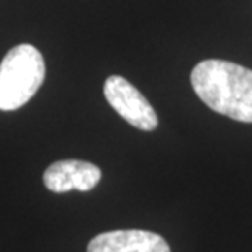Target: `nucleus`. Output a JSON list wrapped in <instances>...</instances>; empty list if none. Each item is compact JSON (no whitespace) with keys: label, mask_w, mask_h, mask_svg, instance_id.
Segmentation results:
<instances>
[{"label":"nucleus","mask_w":252,"mask_h":252,"mask_svg":"<svg viewBox=\"0 0 252 252\" xmlns=\"http://www.w3.org/2000/svg\"><path fill=\"white\" fill-rule=\"evenodd\" d=\"M191 87L206 107L236 122L252 123V70L244 65L206 59L191 70Z\"/></svg>","instance_id":"1"},{"label":"nucleus","mask_w":252,"mask_h":252,"mask_svg":"<svg viewBox=\"0 0 252 252\" xmlns=\"http://www.w3.org/2000/svg\"><path fill=\"white\" fill-rule=\"evenodd\" d=\"M46 75L43 54L32 44H18L0 63V110L23 107L43 85Z\"/></svg>","instance_id":"2"},{"label":"nucleus","mask_w":252,"mask_h":252,"mask_svg":"<svg viewBox=\"0 0 252 252\" xmlns=\"http://www.w3.org/2000/svg\"><path fill=\"white\" fill-rule=\"evenodd\" d=\"M103 94L112 108L131 126L141 131H153L158 128L159 120L154 108L144 95L125 77L110 75L105 80Z\"/></svg>","instance_id":"3"},{"label":"nucleus","mask_w":252,"mask_h":252,"mask_svg":"<svg viewBox=\"0 0 252 252\" xmlns=\"http://www.w3.org/2000/svg\"><path fill=\"white\" fill-rule=\"evenodd\" d=\"M102 179V170L92 162L77 159H64L51 164L44 170L43 182L54 193H64L70 190L89 191L97 187Z\"/></svg>","instance_id":"4"},{"label":"nucleus","mask_w":252,"mask_h":252,"mask_svg":"<svg viewBox=\"0 0 252 252\" xmlns=\"http://www.w3.org/2000/svg\"><path fill=\"white\" fill-rule=\"evenodd\" d=\"M87 252H170L162 236L143 229H120L90 239Z\"/></svg>","instance_id":"5"}]
</instances>
